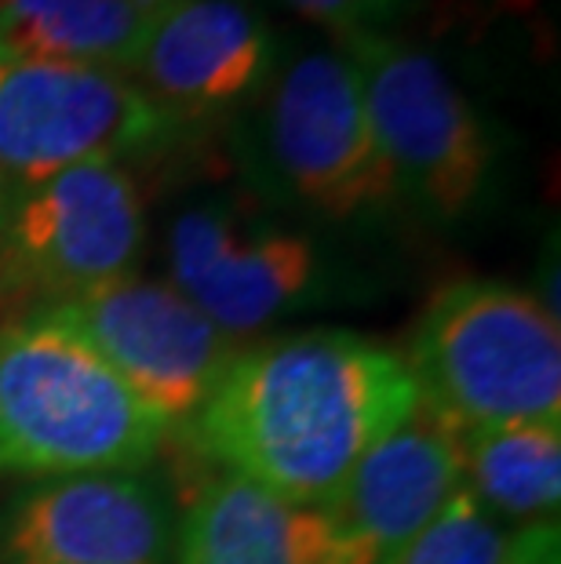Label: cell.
Listing matches in <instances>:
<instances>
[{"label":"cell","instance_id":"cell-1","mask_svg":"<svg viewBox=\"0 0 561 564\" xmlns=\"http://www.w3.org/2000/svg\"><path fill=\"white\" fill-rule=\"evenodd\" d=\"M416 404L393 346L350 328L281 332L237 350L179 441L223 474L325 507Z\"/></svg>","mask_w":561,"mask_h":564},{"label":"cell","instance_id":"cell-2","mask_svg":"<svg viewBox=\"0 0 561 564\" xmlns=\"http://www.w3.org/2000/svg\"><path fill=\"white\" fill-rule=\"evenodd\" d=\"M172 430L52 314L0 321V474H142Z\"/></svg>","mask_w":561,"mask_h":564},{"label":"cell","instance_id":"cell-3","mask_svg":"<svg viewBox=\"0 0 561 564\" xmlns=\"http://www.w3.org/2000/svg\"><path fill=\"white\" fill-rule=\"evenodd\" d=\"M241 113L237 158L270 212H289L317 230H373L401 212L362 80L343 52L295 58Z\"/></svg>","mask_w":561,"mask_h":564},{"label":"cell","instance_id":"cell-4","mask_svg":"<svg viewBox=\"0 0 561 564\" xmlns=\"http://www.w3.org/2000/svg\"><path fill=\"white\" fill-rule=\"evenodd\" d=\"M401 357L420 401L460 434L561 419L558 314L518 284L463 278L438 288Z\"/></svg>","mask_w":561,"mask_h":564},{"label":"cell","instance_id":"cell-5","mask_svg":"<svg viewBox=\"0 0 561 564\" xmlns=\"http://www.w3.org/2000/svg\"><path fill=\"white\" fill-rule=\"evenodd\" d=\"M339 44L362 80L368 124L401 208L441 230L471 223L493 197L499 167L485 117L420 47L376 30L346 33Z\"/></svg>","mask_w":561,"mask_h":564},{"label":"cell","instance_id":"cell-6","mask_svg":"<svg viewBox=\"0 0 561 564\" xmlns=\"http://www.w3.org/2000/svg\"><path fill=\"white\" fill-rule=\"evenodd\" d=\"M142 194L121 164L0 183V321L63 306L136 273Z\"/></svg>","mask_w":561,"mask_h":564},{"label":"cell","instance_id":"cell-7","mask_svg":"<svg viewBox=\"0 0 561 564\" xmlns=\"http://www.w3.org/2000/svg\"><path fill=\"white\" fill-rule=\"evenodd\" d=\"M169 281L226 335L245 339L278 321L332 306L350 273L314 230L256 200L212 197L169 226Z\"/></svg>","mask_w":561,"mask_h":564},{"label":"cell","instance_id":"cell-8","mask_svg":"<svg viewBox=\"0 0 561 564\" xmlns=\"http://www.w3.org/2000/svg\"><path fill=\"white\" fill-rule=\"evenodd\" d=\"M183 131L128 74L0 52V183L164 150Z\"/></svg>","mask_w":561,"mask_h":564},{"label":"cell","instance_id":"cell-9","mask_svg":"<svg viewBox=\"0 0 561 564\" xmlns=\"http://www.w3.org/2000/svg\"><path fill=\"white\" fill-rule=\"evenodd\" d=\"M77 332L164 419L172 441L186 434L219 387L245 339L226 335L172 281L128 273L63 306L44 310Z\"/></svg>","mask_w":561,"mask_h":564},{"label":"cell","instance_id":"cell-10","mask_svg":"<svg viewBox=\"0 0 561 564\" xmlns=\"http://www.w3.org/2000/svg\"><path fill=\"white\" fill-rule=\"evenodd\" d=\"M175 510L147 474L30 481L0 510V564H169Z\"/></svg>","mask_w":561,"mask_h":564},{"label":"cell","instance_id":"cell-11","mask_svg":"<svg viewBox=\"0 0 561 564\" xmlns=\"http://www.w3.org/2000/svg\"><path fill=\"white\" fill-rule=\"evenodd\" d=\"M278 74L270 26L241 0H172L153 22L131 80L194 128L248 110Z\"/></svg>","mask_w":561,"mask_h":564},{"label":"cell","instance_id":"cell-12","mask_svg":"<svg viewBox=\"0 0 561 564\" xmlns=\"http://www.w3.org/2000/svg\"><path fill=\"white\" fill-rule=\"evenodd\" d=\"M463 488V434L423 401L354 466L325 507L362 564H393Z\"/></svg>","mask_w":561,"mask_h":564},{"label":"cell","instance_id":"cell-13","mask_svg":"<svg viewBox=\"0 0 561 564\" xmlns=\"http://www.w3.org/2000/svg\"><path fill=\"white\" fill-rule=\"evenodd\" d=\"M175 564H362L321 507L216 470L175 513Z\"/></svg>","mask_w":561,"mask_h":564},{"label":"cell","instance_id":"cell-14","mask_svg":"<svg viewBox=\"0 0 561 564\" xmlns=\"http://www.w3.org/2000/svg\"><path fill=\"white\" fill-rule=\"evenodd\" d=\"M172 0H0V52L136 69Z\"/></svg>","mask_w":561,"mask_h":564},{"label":"cell","instance_id":"cell-15","mask_svg":"<svg viewBox=\"0 0 561 564\" xmlns=\"http://www.w3.org/2000/svg\"><path fill=\"white\" fill-rule=\"evenodd\" d=\"M463 485L507 528L554 521L561 502V419L463 434Z\"/></svg>","mask_w":561,"mask_h":564},{"label":"cell","instance_id":"cell-16","mask_svg":"<svg viewBox=\"0 0 561 564\" xmlns=\"http://www.w3.org/2000/svg\"><path fill=\"white\" fill-rule=\"evenodd\" d=\"M515 532L518 528L493 518L463 485L434 524L393 564H504Z\"/></svg>","mask_w":561,"mask_h":564},{"label":"cell","instance_id":"cell-17","mask_svg":"<svg viewBox=\"0 0 561 564\" xmlns=\"http://www.w3.org/2000/svg\"><path fill=\"white\" fill-rule=\"evenodd\" d=\"M289 8L300 11L303 19L317 26L336 30L339 37L357 30H373L376 19L390 15L393 0H289Z\"/></svg>","mask_w":561,"mask_h":564},{"label":"cell","instance_id":"cell-18","mask_svg":"<svg viewBox=\"0 0 561 564\" xmlns=\"http://www.w3.org/2000/svg\"><path fill=\"white\" fill-rule=\"evenodd\" d=\"M504 564H561V528L554 521L525 524L510 539Z\"/></svg>","mask_w":561,"mask_h":564},{"label":"cell","instance_id":"cell-19","mask_svg":"<svg viewBox=\"0 0 561 564\" xmlns=\"http://www.w3.org/2000/svg\"><path fill=\"white\" fill-rule=\"evenodd\" d=\"M547 0H445V19L449 22H474L477 30L493 26L499 19H515L540 11Z\"/></svg>","mask_w":561,"mask_h":564},{"label":"cell","instance_id":"cell-20","mask_svg":"<svg viewBox=\"0 0 561 564\" xmlns=\"http://www.w3.org/2000/svg\"><path fill=\"white\" fill-rule=\"evenodd\" d=\"M393 4H398V0H393Z\"/></svg>","mask_w":561,"mask_h":564}]
</instances>
